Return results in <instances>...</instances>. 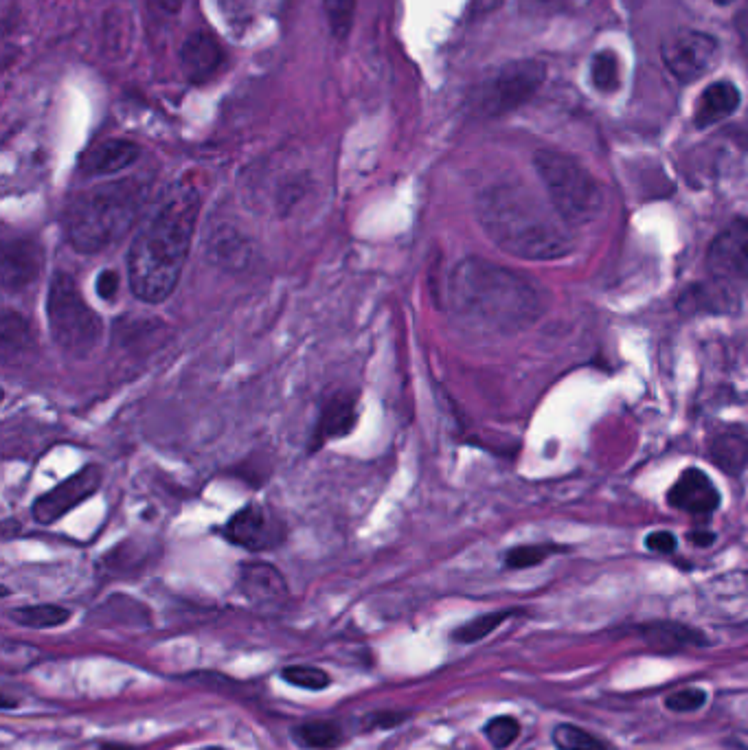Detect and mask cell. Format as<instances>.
<instances>
[{"mask_svg": "<svg viewBox=\"0 0 748 750\" xmlns=\"http://www.w3.org/2000/svg\"><path fill=\"white\" fill-rule=\"evenodd\" d=\"M641 641L659 654H680L694 647H705L709 641L698 628L680 621H650L639 628Z\"/></svg>", "mask_w": 748, "mask_h": 750, "instance_id": "e0dca14e", "label": "cell"}, {"mask_svg": "<svg viewBox=\"0 0 748 750\" xmlns=\"http://www.w3.org/2000/svg\"><path fill=\"white\" fill-rule=\"evenodd\" d=\"M740 90L731 82H713L700 95L694 112V123L698 130L711 128L724 119H729L735 110L740 108Z\"/></svg>", "mask_w": 748, "mask_h": 750, "instance_id": "ffe728a7", "label": "cell"}, {"mask_svg": "<svg viewBox=\"0 0 748 750\" xmlns=\"http://www.w3.org/2000/svg\"><path fill=\"white\" fill-rule=\"evenodd\" d=\"M145 193V185L136 180H115L79 193L64 215L68 244L82 255H99L115 246L134 229Z\"/></svg>", "mask_w": 748, "mask_h": 750, "instance_id": "277c9868", "label": "cell"}, {"mask_svg": "<svg viewBox=\"0 0 748 750\" xmlns=\"http://www.w3.org/2000/svg\"><path fill=\"white\" fill-rule=\"evenodd\" d=\"M33 336L27 318H22L18 312L7 310L3 316V354L9 358L11 354H20L27 347H31Z\"/></svg>", "mask_w": 748, "mask_h": 750, "instance_id": "83f0119b", "label": "cell"}, {"mask_svg": "<svg viewBox=\"0 0 748 750\" xmlns=\"http://www.w3.org/2000/svg\"><path fill=\"white\" fill-rule=\"evenodd\" d=\"M119 288H121V275H119V272L104 270L97 277V294H99V299H104L106 303H112V301L117 299Z\"/></svg>", "mask_w": 748, "mask_h": 750, "instance_id": "e575fe53", "label": "cell"}, {"mask_svg": "<svg viewBox=\"0 0 748 750\" xmlns=\"http://www.w3.org/2000/svg\"><path fill=\"white\" fill-rule=\"evenodd\" d=\"M408 720V711L402 709H378V711H369L367 715H362L358 722V731L360 733H378V731H391L398 729Z\"/></svg>", "mask_w": 748, "mask_h": 750, "instance_id": "d6a6232c", "label": "cell"}, {"mask_svg": "<svg viewBox=\"0 0 748 750\" xmlns=\"http://www.w3.org/2000/svg\"><path fill=\"white\" fill-rule=\"evenodd\" d=\"M667 503L691 516H707L720 507V492L698 468H687L667 492Z\"/></svg>", "mask_w": 748, "mask_h": 750, "instance_id": "5bb4252c", "label": "cell"}, {"mask_svg": "<svg viewBox=\"0 0 748 750\" xmlns=\"http://www.w3.org/2000/svg\"><path fill=\"white\" fill-rule=\"evenodd\" d=\"M516 615V610H496V612H487V615L474 617L472 621L459 625V628L452 632V641H457L461 645H472L487 639L494 630L501 628V625L512 619Z\"/></svg>", "mask_w": 748, "mask_h": 750, "instance_id": "d4e9b609", "label": "cell"}, {"mask_svg": "<svg viewBox=\"0 0 748 750\" xmlns=\"http://www.w3.org/2000/svg\"><path fill=\"white\" fill-rule=\"evenodd\" d=\"M292 740L303 750H334L345 740V733L334 720H310L292 726Z\"/></svg>", "mask_w": 748, "mask_h": 750, "instance_id": "603a6c76", "label": "cell"}, {"mask_svg": "<svg viewBox=\"0 0 748 750\" xmlns=\"http://www.w3.org/2000/svg\"><path fill=\"white\" fill-rule=\"evenodd\" d=\"M591 79L599 93H615L621 84L617 55L612 51H599L591 62Z\"/></svg>", "mask_w": 748, "mask_h": 750, "instance_id": "f1b7e54d", "label": "cell"}, {"mask_svg": "<svg viewBox=\"0 0 748 750\" xmlns=\"http://www.w3.org/2000/svg\"><path fill=\"white\" fill-rule=\"evenodd\" d=\"M281 680L305 691H325L332 687V676L316 665H288L281 669Z\"/></svg>", "mask_w": 748, "mask_h": 750, "instance_id": "484cf974", "label": "cell"}, {"mask_svg": "<svg viewBox=\"0 0 748 750\" xmlns=\"http://www.w3.org/2000/svg\"><path fill=\"white\" fill-rule=\"evenodd\" d=\"M707 704V691L700 687H687L667 696L665 707L674 713H694Z\"/></svg>", "mask_w": 748, "mask_h": 750, "instance_id": "836d02e7", "label": "cell"}, {"mask_svg": "<svg viewBox=\"0 0 748 750\" xmlns=\"http://www.w3.org/2000/svg\"><path fill=\"white\" fill-rule=\"evenodd\" d=\"M483 733L487 737V742L492 744V748L505 750L518 740L520 722L514 715H496V718H492L483 726Z\"/></svg>", "mask_w": 748, "mask_h": 750, "instance_id": "1f68e13d", "label": "cell"}, {"mask_svg": "<svg viewBox=\"0 0 748 750\" xmlns=\"http://www.w3.org/2000/svg\"><path fill=\"white\" fill-rule=\"evenodd\" d=\"M687 540L691 544H696V547H711L713 540H716V536H713L711 531H689Z\"/></svg>", "mask_w": 748, "mask_h": 750, "instance_id": "74e56055", "label": "cell"}, {"mask_svg": "<svg viewBox=\"0 0 748 750\" xmlns=\"http://www.w3.org/2000/svg\"><path fill=\"white\" fill-rule=\"evenodd\" d=\"M735 31H738V38H740V47H742L744 58L748 60V5L740 11L738 18H735Z\"/></svg>", "mask_w": 748, "mask_h": 750, "instance_id": "8d00e7d4", "label": "cell"}, {"mask_svg": "<svg viewBox=\"0 0 748 750\" xmlns=\"http://www.w3.org/2000/svg\"><path fill=\"white\" fill-rule=\"evenodd\" d=\"M101 468L97 465H86L73 476H68L58 487H53L51 492L42 494L31 507V514L40 525H53V522L62 520L68 511H73L93 496L101 487Z\"/></svg>", "mask_w": 748, "mask_h": 750, "instance_id": "30bf717a", "label": "cell"}, {"mask_svg": "<svg viewBox=\"0 0 748 750\" xmlns=\"http://www.w3.org/2000/svg\"><path fill=\"white\" fill-rule=\"evenodd\" d=\"M180 68L189 84H207L218 73L224 62V49L220 40L209 31H196L183 42L178 53Z\"/></svg>", "mask_w": 748, "mask_h": 750, "instance_id": "9a60e30c", "label": "cell"}, {"mask_svg": "<svg viewBox=\"0 0 748 750\" xmlns=\"http://www.w3.org/2000/svg\"><path fill=\"white\" fill-rule=\"evenodd\" d=\"M207 255L213 264L229 270H240L248 266L253 250L240 231L233 229V226H220V229H215L209 237Z\"/></svg>", "mask_w": 748, "mask_h": 750, "instance_id": "44dd1931", "label": "cell"}, {"mask_svg": "<svg viewBox=\"0 0 748 750\" xmlns=\"http://www.w3.org/2000/svg\"><path fill=\"white\" fill-rule=\"evenodd\" d=\"M544 77L547 68L538 60H516L501 66L481 88V112L487 117H498L525 106L544 84Z\"/></svg>", "mask_w": 748, "mask_h": 750, "instance_id": "52a82bcc", "label": "cell"}, {"mask_svg": "<svg viewBox=\"0 0 748 750\" xmlns=\"http://www.w3.org/2000/svg\"><path fill=\"white\" fill-rule=\"evenodd\" d=\"M101 750H134V748L123 746V744H101Z\"/></svg>", "mask_w": 748, "mask_h": 750, "instance_id": "f35d334b", "label": "cell"}, {"mask_svg": "<svg viewBox=\"0 0 748 750\" xmlns=\"http://www.w3.org/2000/svg\"><path fill=\"white\" fill-rule=\"evenodd\" d=\"M44 268L42 246L27 237L7 240L0 259V279L7 292H20L31 288L38 281Z\"/></svg>", "mask_w": 748, "mask_h": 750, "instance_id": "7c38bea8", "label": "cell"}, {"mask_svg": "<svg viewBox=\"0 0 748 750\" xmlns=\"http://www.w3.org/2000/svg\"><path fill=\"white\" fill-rule=\"evenodd\" d=\"M709 270L718 279H748V218L731 222L707 253Z\"/></svg>", "mask_w": 748, "mask_h": 750, "instance_id": "8fae6325", "label": "cell"}, {"mask_svg": "<svg viewBox=\"0 0 748 750\" xmlns=\"http://www.w3.org/2000/svg\"><path fill=\"white\" fill-rule=\"evenodd\" d=\"M141 150L139 145L126 141V139H110L95 145L93 150H88L79 163L84 176L99 178V176H112L119 174L123 169L132 167L139 161Z\"/></svg>", "mask_w": 748, "mask_h": 750, "instance_id": "ac0fdd59", "label": "cell"}, {"mask_svg": "<svg viewBox=\"0 0 748 750\" xmlns=\"http://www.w3.org/2000/svg\"><path fill=\"white\" fill-rule=\"evenodd\" d=\"M358 424V395L354 391H334L321 406L319 424L314 428L312 450L323 448L327 441L343 439Z\"/></svg>", "mask_w": 748, "mask_h": 750, "instance_id": "2e32d148", "label": "cell"}, {"mask_svg": "<svg viewBox=\"0 0 748 750\" xmlns=\"http://www.w3.org/2000/svg\"><path fill=\"white\" fill-rule=\"evenodd\" d=\"M713 3H718V5H729L731 0H713Z\"/></svg>", "mask_w": 748, "mask_h": 750, "instance_id": "60d3db41", "label": "cell"}, {"mask_svg": "<svg viewBox=\"0 0 748 750\" xmlns=\"http://www.w3.org/2000/svg\"><path fill=\"white\" fill-rule=\"evenodd\" d=\"M323 7L332 36L338 40H345L351 29H354L356 0H323Z\"/></svg>", "mask_w": 748, "mask_h": 750, "instance_id": "f546056e", "label": "cell"}, {"mask_svg": "<svg viewBox=\"0 0 748 750\" xmlns=\"http://www.w3.org/2000/svg\"><path fill=\"white\" fill-rule=\"evenodd\" d=\"M200 207V191L191 183L178 185L134 235L128 281L136 299L161 303L172 297L189 259Z\"/></svg>", "mask_w": 748, "mask_h": 750, "instance_id": "7a4b0ae2", "label": "cell"}, {"mask_svg": "<svg viewBox=\"0 0 748 750\" xmlns=\"http://www.w3.org/2000/svg\"><path fill=\"white\" fill-rule=\"evenodd\" d=\"M240 590L253 606L262 610H281L290 601L286 577L266 562L242 564Z\"/></svg>", "mask_w": 748, "mask_h": 750, "instance_id": "4fadbf2b", "label": "cell"}, {"mask_svg": "<svg viewBox=\"0 0 748 750\" xmlns=\"http://www.w3.org/2000/svg\"><path fill=\"white\" fill-rule=\"evenodd\" d=\"M446 308L459 323L492 334H516L549 310V294L520 272L481 257H466L450 270Z\"/></svg>", "mask_w": 748, "mask_h": 750, "instance_id": "6da1fadb", "label": "cell"}, {"mask_svg": "<svg viewBox=\"0 0 748 750\" xmlns=\"http://www.w3.org/2000/svg\"><path fill=\"white\" fill-rule=\"evenodd\" d=\"M709 457L722 472L740 474L748 468V433L746 430H724L709 443Z\"/></svg>", "mask_w": 748, "mask_h": 750, "instance_id": "7402d4cb", "label": "cell"}, {"mask_svg": "<svg viewBox=\"0 0 748 750\" xmlns=\"http://www.w3.org/2000/svg\"><path fill=\"white\" fill-rule=\"evenodd\" d=\"M551 740L558 750H608L606 742L575 724L555 726Z\"/></svg>", "mask_w": 748, "mask_h": 750, "instance_id": "4316f807", "label": "cell"}, {"mask_svg": "<svg viewBox=\"0 0 748 750\" xmlns=\"http://www.w3.org/2000/svg\"><path fill=\"white\" fill-rule=\"evenodd\" d=\"M645 547L654 553H665L670 555L676 551V538L670 531H652L648 538H645Z\"/></svg>", "mask_w": 748, "mask_h": 750, "instance_id": "d590c367", "label": "cell"}, {"mask_svg": "<svg viewBox=\"0 0 748 750\" xmlns=\"http://www.w3.org/2000/svg\"><path fill=\"white\" fill-rule=\"evenodd\" d=\"M740 299L727 283H696L678 301V310L683 314H731L738 310Z\"/></svg>", "mask_w": 748, "mask_h": 750, "instance_id": "d6986e66", "label": "cell"}, {"mask_svg": "<svg viewBox=\"0 0 748 750\" xmlns=\"http://www.w3.org/2000/svg\"><path fill=\"white\" fill-rule=\"evenodd\" d=\"M476 218L490 240L527 261H558L575 250L571 226L536 193L520 185H498L476 200Z\"/></svg>", "mask_w": 748, "mask_h": 750, "instance_id": "3957f363", "label": "cell"}, {"mask_svg": "<svg viewBox=\"0 0 748 750\" xmlns=\"http://www.w3.org/2000/svg\"><path fill=\"white\" fill-rule=\"evenodd\" d=\"M47 318L53 343L68 358H88L104 336L99 314L86 303L77 281L66 272H55L51 279Z\"/></svg>", "mask_w": 748, "mask_h": 750, "instance_id": "8992f818", "label": "cell"}, {"mask_svg": "<svg viewBox=\"0 0 748 750\" xmlns=\"http://www.w3.org/2000/svg\"><path fill=\"white\" fill-rule=\"evenodd\" d=\"M194 750H226L222 746H202V748H194Z\"/></svg>", "mask_w": 748, "mask_h": 750, "instance_id": "ab89813d", "label": "cell"}, {"mask_svg": "<svg viewBox=\"0 0 748 750\" xmlns=\"http://www.w3.org/2000/svg\"><path fill=\"white\" fill-rule=\"evenodd\" d=\"M534 165L551 207L571 229L597 220L604 211L602 185L573 156L540 150L534 156Z\"/></svg>", "mask_w": 748, "mask_h": 750, "instance_id": "5b68a950", "label": "cell"}, {"mask_svg": "<svg viewBox=\"0 0 748 750\" xmlns=\"http://www.w3.org/2000/svg\"><path fill=\"white\" fill-rule=\"evenodd\" d=\"M718 55V40L705 31L678 29L661 40L663 64L683 84L707 75L716 66Z\"/></svg>", "mask_w": 748, "mask_h": 750, "instance_id": "ba28073f", "label": "cell"}, {"mask_svg": "<svg viewBox=\"0 0 748 750\" xmlns=\"http://www.w3.org/2000/svg\"><path fill=\"white\" fill-rule=\"evenodd\" d=\"M562 549L555 544H523V547H514L505 553V566L512 571H523V568H531L542 564L553 553H560Z\"/></svg>", "mask_w": 748, "mask_h": 750, "instance_id": "4dcf8cb0", "label": "cell"}, {"mask_svg": "<svg viewBox=\"0 0 748 750\" xmlns=\"http://www.w3.org/2000/svg\"><path fill=\"white\" fill-rule=\"evenodd\" d=\"M73 617V612L58 606V604H38V606H22L9 612V619L31 630H51L60 628Z\"/></svg>", "mask_w": 748, "mask_h": 750, "instance_id": "cb8c5ba5", "label": "cell"}, {"mask_svg": "<svg viewBox=\"0 0 748 750\" xmlns=\"http://www.w3.org/2000/svg\"><path fill=\"white\" fill-rule=\"evenodd\" d=\"M224 538L246 551H275L288 538L286 522L268 507L246 505L224 525Z\"/></svg>", "mask_w": 748, "mask_h": 750, "instance_id": "9c48e42d", "label": "cell"}]
</instances>
